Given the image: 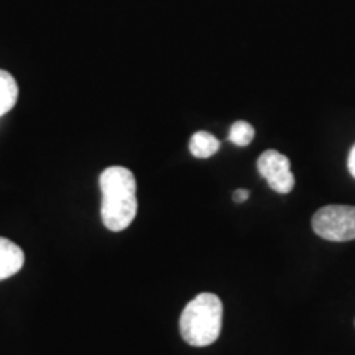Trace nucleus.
<instances>
[{
  "label": "nucleus",
  "instance_id": "nucleus-1",
  "mask_svg": "<svg viewBox=\"0 0 355 355\" xmlns=\"http://www.w3.org/2000/svg\"><path fill=\"white\" fill-rule=\"evenodd\" d=\"M102 222L112 232L125 230L137 216V181L130 170L110 166L101 175Z\"/></svg>",
  "mask_w": 355,
  "mask_h": 355
},
{
  "label": "nucleus",
  "instance_id": "nucleus-2",
  "mask_svg": "<svg viewBox=\"0 0 355 355\" xmlns=\"http://www.w3.org/2000/svg\"><path fill=\"white\" fill-rule=\"evenodd\" d=\"M222 301L214 293H201L186 304L180 318L181 337L193 347L214 344L222 329Z\"/></svg>",
  "mask_w": 355,
  "mask_h": 355
},
{
  "label": "nucleus",
  "instance_id": "nucleus-3",
  "mask_svg": "<svg viewBox=\"0 0 355 355\" xmlns=\"http://www.w3.org/2000/svg\"><path fill=\"white\" fill-rule=\"evenodd\" d=\"M313 230L331 242L355 241V206H326L313 216Z\"/></svg>",
  "mask_w": 355,
  "mask_h": 355
},
{
  "label": "nucleus",
  "instance_id": "nucleus-4",
  "mask_svg": "<svg viewBox=\"0 0 355 355\" xmlns=\"http://www.w3.org/2000/svg\"><path fill=\"white\" fill-rule=\"evenodd\" d=\"M257 170L260 176L265 178L270 188L278 194H288L295 186V176L291 173L290 158L277 150H266L259 157Z\"/></svg>",
  "mask_w": 355,
  "mask_h": 355
},
{
  "label": "nucleus",
  "instance_id": "nucleus-5",
  "mask_svg": "<svg viewBox=\"0 0 355 355\" xmlns=\"http://www.w3.org/2000/svg\"><path fill=\"white\" fill-rule=\"evenodd\" d=\"M24 261V250L8 239L0 237V282L19 273Z\"/></svg>",
  "mask_w": 355,
  "mask_h": 355
},
{
  "label": "nucleus",
  "instance_id": "nucleus-6",
  "mask_svg": "<svg viewBox=\"0 0 355 355\" xmlns=\"http://www.w3.org/2000/svg\"><path fill=\"white\" fill-rule=\"evenodd\" d=\"M220 148V141L209 132H196L189 140V152L199 159L211 158Z\"/></svg>",
  "mask_w": 355,
  "mask_h": 355
},
{
  "label": "nucleus",
  "instance_id": "nucleus-7",
  "mask_svg": "<svg viewBox=\"0 0 355 355\" xmlns=\"http://www.w3.org/2000/svg\"><path fill=\"white\" fill-rule=\"evenodd\" d=\"M17 97H19V86L15 78L7 71L0 69V117L13 109Z\"/></svg>",
  "mask_w": 355,
  "mask_h": 355
},
{
  "label": "nucleus",
  "instance_id": "nucleus-8",
  "mask_svg": "<svg viewBox=\"0 0 355 355\" xmlns=\"http://www.w3.org/2000/svg\"><path fill=\"white\" fill-rule=\"evenodd\" d=\"M255 137V128L245 121H237L229 130V141L237 146H247Z\"/></svg>",
  "mask_w": 355,
  "mask_h": 355
},
{
  "label": "nucleus",
  "instance_id": "nucleus-9",
  "mask_svg": "<svg viewBox=\"0 0 355 355\" xmlns=\"http://www.w3.org/2000/svg\"><path fill=\"white\" fill-rule=\"evenodd\" d=\"M248 196H250V193H248L247 189H237L234 193V201L235 202H243V201H247Z\"/></svg>",
  "mask_w": 355,
  "mask_h": 355
},
{
  "label": "nucleus",
  "instance_id": "nucleus-10",
  "mask_svg": "<svg viewBox=\"0 0 355 355\" xmlns=\"http://www.w3.org/2000/svg\"><path fill=\"white\" fill-rule=\"evenodd\" d=\"M347 166H349V171L350 175L355 178V145L354 148L350 150V155H349V162H347Z\"/></svg>",
  "mask_w": 355,
  "mask_h": 355
}]
</instances>
